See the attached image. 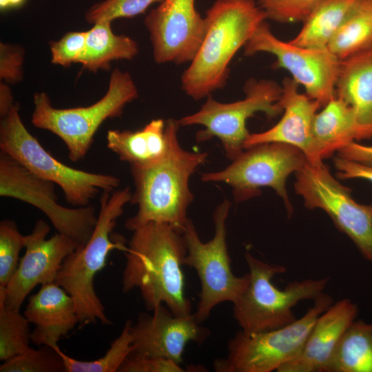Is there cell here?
Listing matches in <instances>:
<instances>
[{
  "mask_svg": "<svg viewBox=\"0 0 372 372\" xmlns=\"http://www.w3.org/2000/svg\"><path fill=\"white\" fill-rule=\"evenodd\" d=\"M333 164L340 179L360 178L372 183V164L360 163L339 156L335 157Z\"/></svg>",
  "mask_w": 372,
  "mask_h": 372,
  "instance_id": "cell-37",
  "label": "cell"
},
{
  "mask_svg": "<svg viewBox=\"0 0 372 372\" xmlns=\"http://www.w3.org/2000/svg\"><path fill=\"white\" fill-rule=\"evenodd\" d=\"M132 232L124 251L123 292L138 289L150 311L165 304L176 316L192 315L182 271L186 255L182 233L169 224L154 222Z\"/></svg>",
  "mask_w": 372,
  "mask_h": 372,
  "instance_id": "cell-1",
  "label": "cell"
},
{
  "mask_svg": "<svg viewBox=\"0 0 372 372\" xmlns=\"http://www.w3.org/2000/svg\"><path fill=\"white\" fill-rule=\"evenodd\" d=\"M170 128L169 119L158 118L136 131L110 130L107 133V147L130 167H147L166 154Z\"/></svg>",
  "mask_w": 372,
  "mask_h": 372,
  "instance_id": "cell-21",
  "label": "cell"
},
{
  "mask_svg": "<svg viewBox=\"0 0 372 372\" xmlns=\"http://www.w3.org/2000/svg\"><path fill=\"white\" fill-rule=\"evenodd\" d=\"M358 313L348 298L333 303L316 319L300 353L277 372H325L342 334Z\"/></svg>",
  "mask_w": 372,
  "mask_h": 372,
  "instance_id": "cell-19",
  "label": "cell"
},
{
  "mask_svg": "<svg viewBox=\"0 0 372 372\" xmlns=\"http://www.w3.org/2000/svg\"><path fill=\"white\" fill-rule=\"evenodd\" d=\"M338 156L364 164H372V145L353 141L338 151Z\"/></svg>",
  "mask_w": 372,
  "mask_h": 372,
  "instance_id": "cell-38",
  "label": "cell"
},
{
  "mask_svg": "<svg viewBox=\"0 0 372 372\" xmlns=\"http://www.w3.org/2000/svg\"><path fill=\"white\" fill-rule=\"evenodd\" d=\"M313 301L302 317L287 326L254 333L237 331L228 341L227 356L214 360L215 371H277L296 358L318 317L333 304L332 297L324 292Z\"/></svg>",
  "mask_w": 372,
  "mask_h": 372,
  "instance_id": "cell-10",
  "label": "cell"
},
{
  "mask_svg": "<svg viewBox=\"0 0 372 372\" xmlns=\"http://www.w3.org/2000/svg\"><path fill=\"white\" fill-rule=\"evenodd\" d=\"M23 315L34 325L30 339L37 346H57L79 323L72 298L55 282L41 285L29 297Z\"/></svg>",
  "mask_w": 372,
  "mask_h": 372,
  "instance_id": "cell-20",
  "label": "cell"
},
{
  "mask_svg": "<svg viewBox=\"0 0 372 372\" xmlns=\"http://www.w3.org/2000/svg\"><path fill=\"white\" fill-rule=\"evenodd\" d=\"M322 107L313 121V136L322 159L351 142L372 138L342 99L335 96Z\"/></svg>",
  "mask_w": 372,
  "mask_h": 372,
  "instance_id": "cell-22",
  "label": "cell"
},
{
  "mask_svg": "<svg viewBox=\"0 0 372 372\" xmlns=\"http://www.w3.org/2000/svg\"><path fill=\"white\" fill-rule=\"evenodd\" d=\"M1 372H65L63 361L54 348L41 345L25 353L4 361Z\"/></svg>",
  "mask_w": 372,
  "mask_h": 372,
  "instance_id": "cell-30",
  "label": "cell"
},
{
  "mask_svg": "<svg viewBox=\"0 0 372 372\" xmlns=\"http://www.w3.org/2000/svg\"><path fill=\"white\" fill-rule=\"evenodd\" d=\"M244 99L231 103H222L211 95L197 112L178 120L180 126L200 125L204 129L196 134L197 142L218 138L225 154L234 160L244 150L249 135L247 121L257 112H263L273 118L283 112L278 105L282 85L270 79H248L244 85Z\"/></svg>",
  "mask_w": 372,
  "mask_h": 372,
  "instance_id": "cell-9",
  "label": "cell"
},
{
  "mask_svg": "<svg viewBox=\"0 0 372 372\" xmlns=\"http://www.w3.org/2000/svg\"><path fill=\"white\" fill-rule=\"evenodd\" d=\"M243 48L246 56L258 52L273 55L276 60L272 68L287 70L292 79L304 87L305 94L322 107L335 96L341 60L327 48L300 47L282 41L273 34L265 20Z\"/></svg>",
  "mask_w": 372,
  "mask_h": 372,
  "instance_id": "cell-14",
  "label": "cell"
},
{
  "mask_svg": "<svg viewBox=\"0 0 372 372\" xmlns=\"http://www.w3.org/2000/svg\"><path fill=\"white\" fill-rule=\"evenodd\" d=\"M325 372H372V323L355 320L351 323Z\"/></svg>",
  "mask_w": 372,
  "mask_h": 372,
  "instance_id": "cell-26",
  "label": "cell"
},
{
  "mask_svg": "<svg viewBox=\"0 0 372 372\" xmlns=\"http://www.w3.org/2000/svg\"><path fill=\"white\" fill-rule=\"evenodd\" d=\"M25 0H0V7L1 9L17 7L22 4Z\"/></svg>",
  "mask_w": 372,
  "mask_h": 372,
  "instance_id": "cell-40",
  "label": "cell"
},
{
  "mask_svg": "<svg viewBox=\"0 0 372 372\" xmlns=\"http://www.w3.org/2000/svg\"><path fill=\"white\" fill-rule=\"evenodd\" d=\"M130 187L103 192L97 222L88 242L76 249L63 260L55 282L72 298L79 323L112 324L97 296L94 285L95 276L103 269L109 254L114 249L125 250L120 238L113 240L112 232L126 204L131 202Z\"/></svg>",
  "mask_w": 372,
  "mask_h": 372,
  "instance_id": "cell-4",
  "label": "cell"
},
{
  "mask_svg": "<svg viewBox=\"0 0 372 372\" xmlns=\"http://www.w3.org/2000/svg\"><path fill=\"white\" fill-rule=\"evenodd\" d=\"M230 207V202L225 200L215 209V233L209 241H201L189 218L182 231L186 247L183 265L194 268L200 280V300L194 315L200 323L217 304L223 302L235 303L249 283V273L237 276L231 267L226 240V220Z\"/></svg>",
  "mask_w": 372,
  "mask_h": 372,
  "instance_id": "cell-8",
  "label": "cell"
},
{
  "mask_svg": "<svg viewBox=\"0 0 372 372\" xmlns=\"http://www.w3.org/2000/svg\"><path fill=\"white\" fill-rule=\"evenodd\" d=\"M358 0H322L289 42L310 48H326Z\"/></svg>",
  "mask_w": 372,
  "mask_h": 372,
  "instance_id": "cell-25",
  "label": "cell"
},
{
  "mask_svg": "<svg viewBox=\"0 0 372 372\" xmlns=\"http://www.w3.org/2000/svg\"><path fill=\"white\" fill-rule=\"evenodd\" d=\"M335 96L354 111L372 134V48L341 61Z\"/></svg>",
  "mask_w": 372,
  "mask_h": 372,
  "instance_id": "cell-23",
  "label": "cell"
},
{
  "mask_svg": "<svg viewBox=\"0 0 372 372\" xmlns=\"http://www.w3.org/2000/svg\"><path fill=\"white\" fill-rule=\"evenodd\" d=\"M132 320H127L119 336L111 344L105 354L91 361L78 360L65 354L57 345L54 348L61 355L65 372H115L132 351Z\"/></svg>",
  "mask_w": 372,
  "mask_h": 372,
  "instance_id": "cell-28",
  "label": "cell"
},
{
  "mask_svg": "<svg viewBox=\"0 0 372 372\" xmlns=\"http://www.w3.org/2000/svg\"><path fill=\"white\" fill-rule=\"evenodd\" d=\"M152 312L151 315L141 313L136 322H132L131 353L134 354L165 358L180 364L187 343L202 344L209 336V330L201 325L194 313L176 316L165 304L157 306Z\"/></svg>",
  "mask_w": 372,
  "mask_h": 372,
  "instance_id": "cell-17",
  "label": "cell"
},
{
  "mask_svg": "<svg viewBox=\"0 0 372 372\" xmlns=\"http://www.w3.org/2000/svg\"><path fill=\"white\" fill-rule=\"evenodd\" d=\"M50 231L49 225L39 220L31 233L25 236V254L6 289H0V298L6 307L20 310L36 286L55 282L65 258L78 248L60 233L46 238Z\"/></svg>",
  "mask_w": 372,
  "mask_h": 372,
  "instance_id": "cell-16",
  "label": "cell"
},
{
  "mask_svg": "<svg viewBox=\"0 0 372 372\" xmlns=\"http://www.w3.org/2000/svg\"><path fill=\"white\" fill-rule=\"evenodd\" d=\"M158 64H184L195 57L206 32V20L196 0H164L145 18Z\"/></svg>",
  "mask_w": 372,
  "mask_h": 372,
  "instance_id": "cell-15",
  "label": "cell"
},
{
  "mask_svg": "<svg viewBox=\"0 0 372 372\" xmlns=\"http://www.w3.org/2000/svg\"><path fill=\"white\" fill-rule=\"evenodd\" d=\"M299 85L292 79L285 77L282 83V93L278 101L283 110L280 120L270 129L249 134L244 147L267 143H281L300 149L308 162H322L313 136V121L320 104L298 91Z\"/></svg>",
  "mask_w": 372,
  "mask_h": 372,
  "instance_id": "cell-18",
  "label": "cell"
},
{
  "mask_svg": "<svg viewBox=\"0 0 372 372\" xmlns=\"http://www.w3.org/2000/svg\"><path fill=\"white\" fill-rule=\"evenodd\" d=\"M24 52L21 48L0 43V78L6 83L19 82L23 77Z\"/></svg>",
  "mask_w": 372,
  "mask_h": 372,
  "instance_id": "cell-36",
  "label": "cell"
},
{
  "mask_svg": "<svg viewBox=\"0 0 372 372\" xmlns=\"http://www.w3.org/2000/svg\"><path fill=\"white\" fill-rule=\"evenodd\" d=\"M327 48L339 59L372 48V0H358Z\"/></svg>",
  "mask_w": 372,
  "mask_h": 372,
  "instance_id": "cell-27",
  "label": "cell"
},
{
  "mask_svg": "<svg viewBox=\"0 0 372 372\" xmlns=\"http://www.w3.org/2000/svg\"><path fill=\"white\" fill-rule=\"evenodd\" d=\"M205 18L203 42L180 78L181 89L194 100L225 87L234 56L267 20L255 0H216Z\"/></svg>",
  "mask_w": 372,
  "mask_h": 372,
  "instance_id": "cell-2",
  "label": "cell"
},
{
  "mask_svg": "<svg viewBox=\"0 0 372 372\" xmlns=\"http://www.w3.org/2000/svg\"><path fill=\"white\" fill-rule=\"evenodd\" d=\"M249 267V283L233 304L234 319L247 333L271 331L296 320L293 307L304 300H314L328 283L329 277L293 281L279 289L272 278L287 270L282 265L265 262L249 253L245 255Z\"/></svg>",
  "mask_w": 372,
  "mask_h": 372,
  "instance_id": "cell-6",
  "label": "cell"
},
{
  "mask_svg": "<svg viewBox=\"0 0 372 372\" xmlns=\"http://www.w3.org/2000/svg\"><path fill=\"white\" fill-rule=\"evenodd\" d=\"M164 0H104L92 6L85 12L86 21L94 24L101 20L131 18L144 13L152 4Z\"/></svg>",
  "mask_w": 372,
  "mask_h": 372,
  "instance_id": "cell-32",
  "label": "cell"
},
{
  "mask_svg": "<svg viewBox=\"0 0 372 372\" xmlns=\"http://www.w3.org/2000/svg\"><path fill=\"white\" fill-rule=\"evenodd\" d=\"M55 184L41 178L0 152V196L28 203L41 211L60 233L78 248L90 240L97 222L91 205L68 208L58 203Z\"/></svg>",
  "mask_w": 372,
  "mask_h": 372,
  "instance_id": "cell-13",
  "label": "cell"
},
{
  "mask_svg": "<svg viewBox=\"0 0 372 372\" xmlns=\"http://www.w3.org/2000/svg\"><path fill=\"white\" fill-rule=\"evenodd\" d=\"M308 160L298 147L267 143L245 149L225 169L201 174L203 182H223L232 188L236 202L258 196L261 187H271L282 199L288 214L293 207L286 182L292 173L300 170Z\"/></svg>",
  "mask_w": 372,
  "mask_h": 372,
  "instance_id": "cell-11",
  "label": "cell"
},
{
  "mask_svg": "<svg viewBox=\"0 0 372 372\" xmlns=\"http://www.w3.org/2000/svg\"><path fill=\"white\" fill-rule=\"evenodd\" d=\"M87 31H72L50 42L51 62L63 67L79 63L83 54Z\"/></svg>",
  "mask_w": 372,
  "mask_h": 372,
  "instance_id": "cell-34",
  "label": "cell"
},
{
  "mask_svg": "<svg viewBox=\"0 0 372 372\" xmlns=\"http://www.w3.org/2000/svg\"><path fill=\"white\" fill-rule=\"evenodd\" d=\"M14 105L10 87L4 82L0 85V116H5Z\"/></svg>",
  "mask_w": 372,
  "mask_h": 372,
  "instance_id": "cell-39",
  "label": "cell"
},
{
  "mask_svg": "<svg viewBox=\"0 0 372 372\" xmlns=\"http://www.w3.org/2000/svg\"><path fill=\"white\" fill-rule=\"evenodd\" d=\"M25 247L22 235L14 220L0 223V289H6L19 263V253Z\"/></svg>",
  "mask_w": 372,
  "mask_h": 372,
  "instance_id": "cell-31",
  "label": "cell"
},
{
  "mask_svg": "<svg viewBox=\"0 0 372 372\" xmlns=\"http://www.w3.org/2000/svg\"><path fill=\"white\" fill-rule=\"evenodd\" d=\"M322 0H258L267 19L281 23H303Z\"/></svg>",
  "mask_w": 372,
  "mask_h": 372,
  "instance_id": "cell-33",
  "label": "cell"
},
{
  "mask_svg": "<svg viewBox=\"0 0 372 372\" xmlns=\"http://www.w3.org/2000/svg\"><path fill=\"white\" fill-rule=\"evenodd\" d=\"M30 322L19 310L6 306L0 298V360L6 361L29 351Z\"/></svg>",
  "mask_w": 372,
  "mask_h": 372,
  "instance_id": "cell-29",
  "label": "cell"
},
{
  "mask_svg": "<svg viewBox=\"0 0 372 372\" xmlns=\"http://www.w3.org/2000/svg\"><path fill=\"white\" fill-rule=\"evenodd\" d=\"M294 174V189L302 198L304 206L325 211L362 256L372 261V203L356 202L351 189L337 180L323 162H308Z\"/></svg>",
  "mask_w": 372,
  "mask_h": 372,
  "instance_id": "cell-12",
  "label": "cell"
},
{
  "mask_svg": "<svg viewBox=\"0 0 372 372\" xmlns=\"http://www.w3.org/2000/svg\"><path fill=\"white\" fill-rule=\"evenodd\" d=\"M169 121V144L165 156L147 167H130L135 187L130 203L138 206L136 214L125 224L131 231L154 222L169 224L182 233L189 219L187 209L194 199L189 181L208 154L183 149L178 140V121Z\"/></svg>",
  "mask_w": 372,
  "mask_h": 372,
  "instance_id": "cell-3",
  "label": "cell"
},
{
  "mask_svg": "<svg viewBox=\"0 0 372 372\" xmlns=\"http://www.w3.org/2000/svg\"><path fill=\"white\" fill-rule=\"evenodd\" d=\"M112 21L101 20L87 31L85 48L80 63L90 72L109 70L116 60H131L138 52L136 41L125 35L113 32Z\"/></svg>",
  "mask_w": 372,
  "mask_h": 372,
  "instance_id": "cell-24",
  "label": "cell"
},
{
  "mask_svg": "<svg viewBox=\"0 0 372 372\" xmlns=\"http://www.w3.org/2000/svg\"><path fill=\"white\" fill-rule=\"evenodd\" d=\"M138 96L137 87L129 72L115 68L105 95L89 106L56 108L46 93H36L31 122L34 127L60 138L67 147L69 158L76 162L87 154L102 123L120 116L125 105Z\"/></svg>",
  "mask_w": 372,
  "mask_h": 372,
  "instance_id": "cell-5",
  "label": "cell"
},
{
  "mask_svg": "<svg viewBox=\"0 0 372 372\" xmlns=\"http://www.w3.org/2000/svg\"><path fill=\"white\" fill-rule=\"evenodd\" d=\"M0 149L35 175L61 187L68 203L89 205L100 191H114L121 180L116 176L72 168L52 156L32 136L21 120L15 105L1 117Z\"/></svg>",
  "mask_w": 372,
  "mask_h": 372,
  "instance_id": "cell-7",
  "label": "cell"
},
{
  "mask_svg": "<svg viewBox=\"0 0 372 372\" xmlns=\"http://www.w3.org/2000/svg\"><path fill=\"white\" fill-rule=\"evenodd\" d=\"M119 372H184L180 364L167 359L138 355L130 353Z\"/></svg>",
  "mask_w": 372,
  "mask_h": 372,
  "instance_id": "cell-35",
  "label": "cell"
}]
</instances>
